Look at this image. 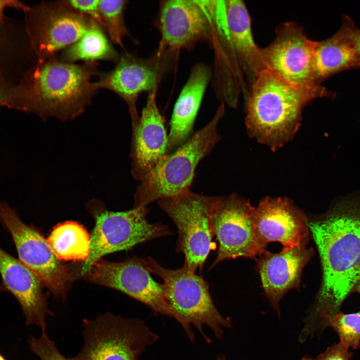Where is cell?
<instances>
[{
	"instance_id": "obj_4",
	"label": "cell",
	"mask_w": 360,
	"mask_h": 360,
	"mask_svg": "<svg viewBox=\"0 0 360 360\" xmlns=\"http://www.w3.org/2000/svg\"><path fill=\"white\" fill-rule=\"evenodd\" d=\"M222 104L214 116L182 145L166 154L140 180L134 195L133 208L146 207L152 202L189 190L196 168L222 138L218 131L224 114Z\"/></svg>"
},
{
	"instance_id": "obj_32",
	"label": "cell",
	"mask_w": 360,
	"mask_h": 360,
	"mask_svg": "<svg viewBox=\"0 0 360 360\" xmlns=\"http://www.w3.org/2000/svg\"><path fill=\"white\" fill-rule=\"evenodd\" d=\"M218 360H226L224 356H218Z\"/></svg>"
},
{
	"instance_id": "obj_12",
	"label": "cell",
	"mask_w": 360,
	"mask_h": 360,
	"mask_svg": "<svg viewBox=\"0 0 360 360\" xmlns=\"http://www.w3.org/2000/svg\"><path fill=\"white\" fill-rule=\"evenodd\" d=\"M316 41L309 39L295 22L280 24L274 40L261 48L266 69L292 84L312 87V60Z\"/></svg>"
},
{
	"instance_id": "obj_15",
	"label": "cell",
	"mask_w": 360,
	"mask_h": 360,
	"mask_svg": "<svg viewBox=\"0 0 360 360\" xmlns=\"http://www.w3.org/2000/svg\"><path fill=\"white\" fill-rule=\"evenodd\" d=\"M162 56L156 55L155 58L146 59L124 51L113 69L100 74L96 82L100 90L112 91L128 106L132 126L140 119L136 108L138 96L158 88L162 76L159 62Z\"/></svg>"
},
{
	"instance_id": "obj_21",
	"label": "cell",
	"mask_w": 360,
	"mask_h": 360,
	"mask_svg": "<svg viewBox=\"0 0 360 360\" xmlns=\"http://www.w3.org/2000/svg\"><path fill=\"white\" fill-rule=\"evenodd\" d=\"M211 77L210 68L203 63L192 68L175 103L170 122L167 154L191 136L206 88Z\"/></svg>"
},
{
	"instance_id": "obj_11",
	"label": "cell",
	"mask_w": 360,
	"mask_h": 360,
	"mask_svg": "<svg viewBox=\"0 0 360 360\" xmlns=\"http://www.w3.org/2000/svg\"><path fill=\"white\" fill-rule=\"evenodd\" d=\"M157 18L160 38L156 56L192 48L208 40L212 31L208 0L161 2Z\"/></svg>"
},
{
	"instance_id": "obj_6",
	"label": "cell",
	"mask_w": 360,
	"mask_h": 360,
	"mask_svg": "<svg viewBox=\"0 0 360 360\" xmlns=\"http://www.w3.org/2000/svg\"><path fill=\"white\" fill-rule=\"evenodd\" d=\"M87 207L94 217L96 224L90 237V254L82 268V274L106 254L128 250L150 240L172 234L167 226L148 221L146 207L113 212L107 210L97 200L89 201Z\"/></svg>"
},
{
	"instance_id": "obj_26",
	"label": "cell",
	"mask_w": 360,
	"mask_h": 360,
	"mask_svg": "<svg viewBox=\"0 0 360 360\" xmlns=\"http://www.w3.org/2000/svg\"><path fill=\"white\" fill-rule=\"evenodd\" d=\"M328 326L337 332L340 342L344 347L357 349L360 346V312H338L328 321Z\"/></svg>"
},
{
	"instance_id": "obj_2",
	"label": "cell",
	"mask_w": 360,
	"mask_h": 360,
	"mask_svg": "<svg viewBox=\"0 0 360 360\" xmlns=\"http://www.w3.org/2000/svg\"><path fill=\"white\" fill-rule=\"evenodd\" d=\"M336 94L322 85L292 84L265 69L250 88L246 100L248 136L272 151L291 141L298 130L302 111L314 99Z\"/></svg>"
},
{
	"instance_id": "obj_18",
	"label": "cell",
	"mask_w": 360,
	"mask_h": 360,
	"mask_svg": "<svg viewBox=\"0 0 360 360\" xmlns=\"http://www.w3.org/2000/svg\"><path fill=\"white\" fill-rule=\"evenodd\" d=\"M0 292L10 293L19 302L28 325L39 326L46 332V318L52 315L38 276L20 260L0 247Z\"/></svg>"
},
{
	"instance_id": "obj_7",
	"label": "cell",
	"mask_w": 360,
	"mask_h": 360,
	"mask_svg": "<svg viewBox=\"0 0 360 360\" xmlns=\"http://www.w3.org/2000/svg\"><path fill=\"white\" fill-rule=\"evenodd\" d=\"M83 347L77 360H138L158 336L142 320L106 313L84 320Z\"/></svg>"
},
{
	"instance_id": "obj_31",
	"label": "cell",
	"mask_w": 360,
	"mask_h": 360,
	"mask_svg": "<svg viewBox=\"0 0 360 360\" xmlns=\"http://www.w3.org/2000/svg\"><path fill=\"white\" fill-rule=\"evenodd\" d=\"M6 4H7L6 3V2L3 0H0V14L2 12Z\"/></svg>"
},
{
	"instance_id": "obj_35",
	"label": "cell",
	"mask_w": 360,
	"mask_h": 360,
	"mask_svg": "<svg viewBox=\"0 0 360 360\" xmlns=\"http://www.w3.org/2000/svg\"><path fill=\"white\" fill-rule=\"evenodd\" d=\"M2 102V98L0 96V104Z\"/></svg>"
},
{
	"instance_id": "obj_1",
	"label": "cell",
	"mask_w": 360,
	"mask_h": 360,
	"mask_svg": "<svg viewBox=\"0 0 360 360\" xmlns=\"http://www.w3.org/2000/svg\"><path fill=\"white\" fill-rule=\"evenodd\" d=\"M323 270L322 284L310 324L324 327L360 281V220L332 214L308 223Z\"/></svg>"
},
{
	"instance_id": "obj_28",
	"label": "cell",
	"mask_w": 360,
	"mask_h": 360,
	"mask_svg": "<svg viewBox=\"0 0 360 360\" xmlns=\"http://www.w3.org/2000/svg\"><path fill=\"white\" fill-rule=\"evenodd\" d=\"M65 1L67 4L74 10L92 18L104 30L102 18L100 12V0Z\"/></svg>"
},
{
	"instance_id": "obj_36",
	"label": "cell",
	"mask_w": 360,
	"mask_h": 360,
	"mask_svg": "<svg viewBox=\"0 0 360 360\" xmlns=\"http://www.w3.org/2000/svg\"><path fill=\"white\" fill-rule=\"evenodd\" d=\"M359 291H360V288H359Z\"/></svg>"
},
{
	"instance_id": "obj_3",
	"label": "cell",
	"mask_w": 360,
	"mask_h": 360,
	"mask_svg": "<svg viewBox=\"0 0 360 360\" xmlns=\"http://www.w3.org/2000/svg\"><path fill=\"white\" fill-rule=\"evenodd\" d=\"M98 62H63L56 56L40 61L29 75L17 106L44 120H72L82 114L100 90L92 78L99 74Z\"/></svg>"
},
{
	"instance_id": "obj_33",
	"label": "cell",
	"mask_w": 360,
	"mask_h": 360,
	"mask_svg": "<svg viewBox=\"0 0 360 360\" xmlns=\"http://www.w3.org/2000/svg\"><path fill=\"white\" fill-rule=\"evenodd\" d=\"M302 360H315L310 358L304 357Z\"/></svg>"
},
{
	"instance_id": "obj_25",
	"label": "cell",
	"mask_w": 360,
	"mask_h": 360,
	"mask_svg": "<svg viewBox=\"0 0 360 360\" xmlns=\"http://www.w3.org/2000/svg\"><path fill=\"white\" fill-rule=\"evenodd\" d=\"M127 2L124 0H102L100 2L105 32L112 42L122 48V40L129 35L124 18Z\"/></svg>"
},
{
	"instance_id": "obj_10",
	"label": "cell",
	"mask_w": 360,
	"mask_h": 360,
	"mask_svg": "<svg viewBox=\"0 0 360 360\" xmlns=\"http://www.w3.org/2000/svg\"><path fill=\"white\" fill-rule=\"evenodd\" d=\"M0 222L10 234L19 260L54 295L64 298L72 275L56 256L47 240L22 222L14 210L1 201Z\"/></svg>"
},
{
	"instance_id": "obj_9",
	"label": "cell",
	"mask_w": 360,
	"mask_h": 360,
	"mask_svg": "<svg viewBox=\"0 0 360 360\" xmlns=\"http://www.w3.org/2000/svg\"><path fill=\"white\" fill-rule=\"evenodd\" d=\"M254 210L249 200L236 194L220 196L210 218L211 232L219 245L210 268L227 259L254 258L266 250L256 229Z\"/></svg>"
},
{
	"instance_id": "obj_19",
	"label": "cell",
	"mask_w": 360,
	"mask_h": 360,
	"mask_svg": "<svg viewBox=\"0 0 360 360\" xmlns=\"http://www.w3.org/2000/svg\"><path fill=\"white\" fill-rule=\"evenodd\" d=\"M307 242L300 246L284 248L273 254L265 250L258 260V269L264 292L272 306L280 312L278 304L284 295L298 288L302 271L313 255Z\"/></svg>"
},
{
	"instance_id": "obj_8",
	"label": "cell",
	"mask_w": 360,
	"mask_h": 360,
	"mask_svg": "<svg viewBox=\"0 0 360 360\" xmlns=\"http://www.w3.org/2000/svg\"><path fill=\"white\" fill-rule=\"evenodd\" d=\"M219 198L189 190L158 201L159 206L174 222L178 234L177 251L183 253L184 264L194 273L198 268H202L213 248L210 222Z\"/></svg>"
},
{
	"instance_id": "obj_5",
	"label": "cell",
	"mask_w": 360,
	"mask_h": 360,
	"mask_svg": "<svg viewBox=\"0 0 360 360\" xmlns=\"http://www.w3.org/2000/svg\"><path fill=\"white\" fill-rule=\"evenodd\" d=\"M148 270L163 281L164 297L172 312L173 318L182 325L188 338L194 341L190 324L194 325L205 340L202 326H208L216 336L222 338V327L230 328V320L223 318L215 307L208 285L200 276L190 271L186 266L171 270L160 265L151 257L144 260Z\"/></svg>"
},
{
	"instance_id": "obj_16",
	"label": "cell",
	"mask_w": 360,
	"mask_h": 360,
	"mask_svg": "<svg viewBox=\"0 0 360 360\" xmlns=\"http://www.w3.org/2000/svg\"><path fill=\"white\" fill-rule=\"evenodd\" d=\"M254 220L257 234L266 246L277 242L284 248H293L308 242L309 228L306 218L287 198H262L254 208Z\"/></svg>"
},
{
	"instance_id": "obj_13",
	"label": "cell",
	"mask_w": 360,
	"mask_h": 360,
	"mask_svg": "<svg viewBox=\"0 0 360 360\" xmlns=\"http://www.w3.org/2000/svg\"><path fill=\"white\" fill-rule=\"evenodd\" d=\"M82 275L93 283L116 290L140 302L156 314L173 318L162 284L153 280L144 260L135 258L120 262L100 260Z\"/></svg>"
},
{
	"instance_id": "obj_23",
	"label": "cell",
	"mask_w": 360,
	"mask_h": 360,
	"mask_svg": "<svg viewBox=\"0 0 360 360\" xmlns=\"http://www.w3.org/2000/svg\"><path fill=\"white\" fill-rule=\"evenodd\" d=\"M120 55L110 43L104 30L96 22L76 42L62 50L60 59L75 63L108 60L116 62Z\"/></svg>"
},
{
	"instance_id": "obj_22",
	"label": "cell",
	"mask_w": 360,
	"mask_h": 360,
	"mask_svg": "<svg viewBox=\"0 0 360 360\" xmlns=\"http://www.w3.org/2000/svg\"><path fill=\"white\" fill-rule=\"evenodd\" d=\"M224 3L232 48L250 88L260 72L266 69L261 48L254 42L250 16L244 2L225 0Z\"/></svg>"
},
{
	"instance_id": "obj_17",
	"label": "cell",
	"mask_w": 360,
	"mask_h": 360,
	"mask_svg": "<svg viewBox=\"0 0 360 360\" xmlns=\"http://www.w3.org/2000/svg\"><path fill=\"white\" fill-rule=\"evenodd\" d=\"M156 88L148 92L138 122L132 126L130 172L140 181L167 154L168 134L156 104Z\"/></svg>"
},
{
	"instance_id": "obj_24",
	"label": "cell",
	"mask_w": 360,
	"mask_h": 360,
	"mask_svg": "<svg viewBox=\"0 0 360 360\" xmlns=\"http://www.w3.org/2000/svg\"><path fill=\"white\" fill-rule=\"evenodd\" d=\"M47 241L58 259L86 261L90 254V237L82 226L67 221L54 226Z\"/></svg>"
},
{
	"instance_id": "obj_29",
	"label": "cell",
	"mask_w": 360,
	"mask_h": 360,
	"mask_svg": "<svg viewBox=\"0 0 360 360\" xmlns=\"http://www.w3.org/2000/svg\"><path fill=\"white\" fill-rule=\"evenodd\" d=\"M352 354L340 342L328 348L315 360H350Z\"/></svg>"
},
{
	"instance_id": "obj_30",
	"label": "cell",
	"mask_w": 360,
	"mask_h": 360,
	"mask_svg": "<svg viewBox=\"0 0 360 360\" xmlns=\"http://www.w3.org/2000/svg\"><path fill=\"white\" fill-rule=\"evenodd\" d=\"M357 46H358V52L359 55L360 56V30H359L358 36Z\"/></svg>"
},
{
	"instance_id": "obj_27",
	"label": "cell",
	"mask_w": 360,
	"mask_h": 360,
	"mask_svg": "<svg viewBox=\"0 0 360 360\" xmlns=\"http://www.w3.org/2000/svg\"><path fill=\"white\" fill-rule=\"evenodd\" d=\"M28 342L31 350L41 360H77L74 357L64 356L58 350L54 342L46 333H42L38 338L30 336Z\"/></svg>"
},
{
	"instance_id": "obj_34",
	"label": "cell",
	"mask_w": 360,
	"mask_h": 360,
	"mask_svg": "<svg viewBox=\"0 0 360 360\" xmlns=\"http://www.w3.org/2000/svg\"><path fill=\"white\" fill-rule=\"evenodd\" d=\"M0 360H6V359L0 354Z\"/></svg>"
},
{
	"instance_id": "obj_20",
	"label": "cell",
	"mask_w": 360,
	"mask_h": 360,
	"mask_svg": "<svg viewBox=\"0 0 360 360\" xmlns=\"http://www.w3.org/2000/svg\"><path fill=\"white\" fill-rule=\"evenodd\" d=\"M339 30L330 38L316 41L312 77L318 85L336 74L360 68L357 40L360 29L347 15L342 16Z\"/></svg>"
},
{
	"instance_id": "obj_14",
	"label": "cell",
	"mask_w": 360,
	"mask_h": 360,
	"mask_svg": "<svg viewBox=\"0 0 360 360\" xmlns=\"http://www.w3.org/2000/svg\"><path fill=\"white\" fill-rule=\"evenodd\" d=\"M33 16L32 36L40 61L56 56L96 22L74 10L65 0L44 3L36 9Z\"/></svg>"
}]
</instances>
